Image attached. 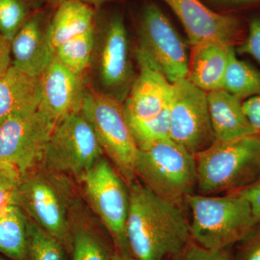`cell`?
<instances>
[{
	"mask_svg": "<svg viewBox=\"0 0 260 260\" xmlns=\"http://www.w3.org/2000/svg\"><path fill=\"white\" fill-rule=\"evenodd\" d=\"M126 238L135 260H167L191 240L183 205L164 199L138 179L129 185Z\"/></svg>",
	"mask_w": 260,
	"mask_h": 260,
	"instance_id": "obj_1",
	"label": "cell"
},
{
	"mask_svg": "<svg viewBox=\"0 0 260 260\" xmlns=\"http://www.w3.org/2000/svg\"><path fill=\"white\" fill-rule=\"evenodd\" d=\"M195 160L198 194L242 190L260 179V134L215 140Z\"/></svg>",
	"mask_w": 260,
	"mask_h": 260,
	"instance_id": "obj_2",
	"label": "cell"
},
{
	"mask_svg": "<svg viewBox=\"0 0 260 260\" xmlns=\"http://www.w3.org/2000/svg\"><path fill=\"white\" fill-rule=\"evenodd\" d=\"M185 204L190 210L191 240L210 250L232 248L259 223L249 202L237 192L221 195L192 193L186 198Z\"/></svg>",
	"mask_w": 260,
	"mask_h": 260,
	"instance_id": "obj_3",
	"label": "cell"
},
{
	"mask_svg": "<svg viewBox=\"0 0 260 260\" xmlns=\"http://www.w3.org/2000/svg\"><path fill=\"white\" fill-rule=\"evenodd\" d=\"M69 177L44 166L22 175L18 206L29 218L61 243L68 254L76 211Z\"/></svg>",
	"mask_w": 260,
	"mask_h": 260,
	"instance_id": "obj_4",
	"label": "cell"
},
{
	"mask_svg": "<svg viewBox=\"0 0 260 260\" xmlns=\"http://www.w3.org/2000/svg\"><path fill=\"white\" fill-rule=\"evenodd\" d=\"M88 73L99 93L121 103L136 78L130 57L129 41L124 19L114 13L94 25V42Z\"/></svg>",
	"mask_w": 260,
	"mask_h": 260,
	"instance_id": "obj_5",
	"label": "cell"
},
{
	"mask_svg": "<svg viewBox=\"0 0 260 260\" xmlns=\"http://www.w3.org/2000/svg\"><path fill=\"white\" fill-rule=\"evenodd\" d=\"M136 179L154 194L179 205L196 189L195 155L167 138L138 149Z\"/></svg>",
	"mask_w": 260,
	"mask_h": 260,
	"instance_id": "obj_6",
	"label": "cell"
},
{
	"mask_svg": "<svg viewBox=\"0 0 260 260\" xmlns=\"http://www.w3.org/2000/svg\"><path fill=\"white\" fill-rule=\"evenodd\" d=\"M80 112L93 128L104 155L129 185L136 179L135 167L139 150L126 121L123 103L88 85Z\"/></svg>",
	"mask_w": 260,
	"mask_h": 260,
	"instance_id": "obj_7",
	"label": "cell"
},
{
	"mask_svg": "<svg viewBox=\"0 0 260 260\" xmlns=\"http://www.w3.org/2000/svg\"><path fill=\"white\" fill-rule=\"evenodd\" d=\"M80 181L89 204L107 230L114 251L126 257L132 256L126 238L129 192L125 181L104 155Z\"/></svg>",
	"mask_w": 260,
	"mask_h": 260,
	"instance_id": "obj_8",
	"label": "cell"
},
{
	"mask_svg": "<svg viewBox=\"0 0 260 260\" xmlns=\"http://www.w3.org/2000/svg\"><path fill=\"white\" fill-rule=\"evenodd\" d=\"M103 156L104 152L96 135L80 111L56 124L46 148L42 165L80 181Z\"/></svg>",
	"mask_w": 260,
	"mask_h": 260,
	"instance_id": "obj_9",
	"label": "cell"
},
{
	"mask_svg": "<svg viewBox=\"0 0 260 260\" xmlns=\"http://www.w3.org/2000/svg\"><path fill=\"white\" fill-rule=\"evenodd\" d=\"M135 54L157 68L170 83L187 76L189 61L186 44L154 3L145 5L140 15Z\"/></svg>",
	"mask_w": 260,
	"mask_h": 260,
	"instance_id": "obj_10",
	"label": "cell"
},
{
	"mask_svg": "<svg viewBox=\"0 0 260 260\" xmlns=\"http://www.w3.org/2000/svg\"><path fill=\"white\" fill-rule=\"evenodd\" d=\"M169 119L171 139L193 155L208 148L215 140L208 93L186 78L173 83Z\"/></svg>",
	"mask_w": 260,
	"mask_h": 260,
	"instance_id": "obj_11",
	"label": "cell"
},
{
	"mask_svg": "<svg viewBox=\"0 0 260 260\" xmlns=\"http://www.w3.org/2000/svg\"><path fill=\"white\" fill-rule=\"evenodd\" d=\"M55 126L39 110L8 118L0 124V162L15 166L22 175L42 165Z\"/></svg>",
	"mask_w": 260,
	"mask_h": 260,
	"instance_id": "obj_12",
	"label": "cell"
},
{
	"mask_svg": "<svg viewBox=\"0 0 260 260\" xmlns=\"http://www.w3.org/2000/svg\"><path fill=\"white\" fill-rule=\"evenodd\" d=\"M185 29L192 47L207 42L234 47L242 31L240 20L233 15L215 13L201 0H162Z\"/></svg>",
	"mask_w": 260,
	"mask_h": 260,
	"instance_id": "obj_13",
	"label": "cell"
},
{
	"mask_svg": "<svg viewBox=\"0 0 260 260\" xmlns=\"http://www.w3.org/2000/svg\"><path fill=\"white\" fill-rule=\"evenodd\" d=\"M42 102L39 110L57 124L80 112L88 85L86 75L76 74L56 59L41 76Z\"/></svg>",
	"mask_w": 260,
	"mask_h": 260,
	"instance_id": "obj_14",
	"label": "cell"
},
{
	"mask_svg": "<svg viewBox=\"0 0 260 260\" xmlns=\"http://www.w3.org/2000/svg\"><path fill=\"white\" fill-rule=\"evenodd\" d=\"M12 65L32 77H41L55 58L50 20L42 12L29 16L11 41Z\"/></svg>",
	"mask_w": 260,
	"mask_h": 260,
	"instance_id": "obj_15",
	"label": "cell"
},
{
	"mask_svg": "<svg viewBox=\"0 0 260 260\" xmlns=\"http://www.w3.org/2000/svg\"><path fill=\"white\" fill-rule=\"evenodd\" d=\"M139 73L123 103L126 121L145 120L169 108L173 83L155 67L137 58Z\"/></svg>",
	"mask_w": 260,
	"mask_h": 260,
	"instance_id": "obj_16",
	"label": "cell"
},
{
	"mask_svg": "<svg viewBox=\"0 0 260 260\" xmlns=\"http://www.w3.org/2000/svg\"><path fill=\"white\" fill-rule=\"evenodd\" d=\"M41 102V77L24 74L12 65L0 78V124L8 118L37 112Z\"/></svg>",
	"mask_w": 260,
	"mask_h": 260,
	"instance_id": "obj_17",
	"label": "cell"
},
{
	"mask_svg": "<svg viewBox=\"0 0 260 260\" xmlns=\"http://www.w3.org/2000/svg\"><path fill=\"white\" fill-rule=\"evenodd\" d=\"M193 48L186 79L206 93L223 90L229 56L234 47L207 42Z\"/></svg>",
	"mask_w": 260,
	"mask_h": 260,
	"instance_id": "obj_18",
	"label": "cell"
},
{
	"mask_svg": "<svg viewBox=\"0 0 260 260\" xmlns=\"http://www.w3.org/2000/svg\"><path fill=\"white\" fill-rule=\"evenodd\" d=\"M207 93L215 140H230L259 134L246 115L242 100L225 90Z\"/></svg>",
	"mask_w": 260,
	"mask_h": 260,
	"instance_id": "obj_19",
	"label": "cell"
},
{
	"mask_svg": "<svg viewBox=\"0 0 260 260\" xmlns=\"http://www.w3.org/2000/svg\"><path fill=\"white\" fill-rule=\"evenodd\" d=\"M57 5V10L50 19L54 48L93 28L96 18L91 6L78 0H67Z\"/></svg>",
	"mask_w": 260,
	"mask_h": 260,
	"instance_id": "obj_20",
	"label": "cell"
},
{
	"mask_svg": "<svg viewBox=\"0 0 260 260\" xmlns=\"http://www.w3.org/2000/svg\"><path fill=\"white\" fill-rule=\"evenodd\" d=\"M28 215L17 205L0 210V253L12 260L28 259Z\"/></svg>",
	"mask_w": 260,
	"mask_h": 260,
	"instance_id": "obj_21",
	"label": "cell"
},
{
	"mask_svg": "<svg viewBox=\"0 0 260 260\" xmlns=\"http://www.w3.org/2000/svg\"><path fill=\"white\" fill-rule=\"evenodd\" d=\"M71 260H112V243L89 221H84L75 213L70 231Z\"/></svg>",
	"mask_w": 260,
	"mask_h": 260,
	"instance_id": "obj_22",
	"label": "cell"
},
{
	"mask_svg": "<svg viewBox=\"0 0 260 260\" xmlns=\"http://www.w3.org/2000/svg\"><path fill=\"white\" fill-rule=\"evenodd\" d=\"M223 90L242 101L260 96L259 70L239 59L234 48L229 56Z\"/></svg>",
	"mask_w": 260,
	"mask_h": 260,
	"instance_id": "obj_23",
	"label": "cell"
},
{
	"mask_svg": "<svg viewBox=\"0 0 260 260\" xmlns=\"http://www.w3.org/2000/svg\"><path fill=\"white\" fill-rule=\"evenodd\" d=\"M93 42L94 26L56 47V58L76 74L87 76L91 61Z\"/></svg>",
	"mask_w": 260,
	"mask_h": 260,
	"instance_id": "obj_24",
	"label": "cell"
},
{
	"mask_svg": "<svg viewBox=\"0 0 260 260\" xmlns=\"http://www.w3.org/2000/svg\"><path fill=\"white\" fill-rule=\"evenodd\" d=\"M138 149L170 138L169 107L158 116L145 120L127 121Z\"/></svg>",
	"mask_w": 260,
	"mask_h": 260,
	"instance_id": "obj_25",
	"label": "cell"
},
{
	"mask_svg": "<svg viewBox=\"0 0 260 260\" xmlns=\"http://www.w3.org/2000/svg\"><path fill=\"white\" fill-rule=\"evenodd\" d=\"M66 253L59 241L29 218L27 260H66Z\"/></svg>",
	"mask_w": 260,
	"mask_h": 260,
	"instance_id": "obj_26",
	"label": "cell"
},
{
	"mask_svg": "<svg viewBox=\"0 0 260 260\" xmlns=\"http://www.w3.org/2000/svg\"><path fill=\"white\" fill-rule=\"evenodd\" d=\"M28 17L24 0H0V34L11 43Z\"/></svg>",
	"mask_w": 260,
	"mask_h": 260,
	"instance_id": "obj_27",
	"label": "cell"
},
{
	"mask_svg": "<svg viewBox=\"0 0 260 260\" xmlns=\"http://www.w3.org/2000/svg\"><path fill=\"white\" fill-rule=\"evenodd\" d=\"M21 181V173L15 166L0 162V210L8 205H18Z\"/></svg>",
	"mask_w": 260,
	"mask_h": 260,
	"instance_id": "obj_28",
	"label": "cell"
},
{
	"mask_svg": "<svg viewBox=\"0 0 260 260\" xmlns=\"http://www.w3.org/2000/svg\"><path fill=\"white\" fill-rule=\"evenodd\" d=\"M232 248L210 250L189 241L185 247L172 257V260H234L231 251Z\"/></svg>",
	"mask_w": 260,
	"mask_h": 260,
	"instance_id": "obj_29",
	"label": "cell"
},
{
	"mask_svg": "<svg viewBox=\"0 0 260 260\" xmlns=\"http://www.w3.org/2000/svg\"><path fill=\"white\" fill-rule=\"evenodd\" d=\"M236 52L241 55L250 56L260 64V18L251 19L247 35Z\"/></svg>",
	"mask_w": 260,
	"mask_h": 260,
	"instance_id": "obj_30",
	"label": "cell"
},
{
	"mask_svg": "<svg viewBox=\"0 0 260 260\" xmlns=\"http://www.w3.org/2000/svg\"><path fill=\"white\" fill-rule=\"evenodd\" d=\"M237 244L234 260H260V222L245 239Z\"/></svg>",
	"mask_w": 260,
	"mask_h": 260,
	"instance_id": "obj_31",
	"label": "cell"
},
{
	"mask_svg": "<svg viewBox=\"0 0 260 260\" xmlns=\"http://www.w3.org/2000/svg\"><path fill=\"white\" fill-rule=\"evenodd\" d=\"M237 192L249 202L256 220L260 222V179L245 189Z\"/></svg>",
	"mask_w": 260,
	"mask_h": 260,
	"instance_id": "obj_32",
	"label": "cell"
},
{
	"mask_svg": "<svg viewBox=\"0 0 260 260\" xmlns=\"http://www.w3.org/2000/svg\"><path fill=\"white\" fill-rule=\"evenodd\" d=\"M243 108L251 125L260 134V96L247 99L243 102Z\"/></svg>",
	"mask_w": 260,
	"mask_h": 260,
	"instance_id": "obj_33",
	"label": "cell"
},
{
	"mask_svg": "<svg viewBox=\"0 0 260 260\" xmlns=\"http://www.w3.org/2000/svg\"><path fill=\"white\" fill-rule=\"evenodd\" d=\"M11 66V43L0 34V78Z\"/></svg>",
	"mask_w": 260,
	"mask_h": 260,
	"instance_id": "obj_34",
	"label": "cell"
},
{
	"mask_svg": "<svg viewBox=\"0 0 260 260\" xmlns=\"http://www.w3.org/2000/svg\"><path fill=\"white\" fill-rule=\"evenodd\" d=\"M205 3L214 7H239L260 3V0H205Z\"/></svg>",
	"mask_w": 260,
	"mask_h": 260,
	"instance_id": "obj_35",
	"label": "cell"
},
{
	"mask_svg": "<svg viewBox=\"0 0 260 260\" xmlns=\"http://www.w3.org/2000/svg\"><path fill=\"white\" fill-rule=\"evenodd\" d=\"M56 3L59 4L61 2L67 1V0H53ZM78 1L82 2V3H85V4L90 5V6L99 7L101 5L110 1V0H78Z\"/></svg>",
	"mask_w": 260,
	"mask_h": 260,
	"instance_id": "obj_36",
	"label": "cell"
},
{
	"mask_svg": "<svg viewBox=\"0 0 260 260\" xmlns=\"http://www.w3.org/2000/svg\"><path fill=\"white\" fill-rule=\"evenodd\" d=\"M112 260H135L133 259L132 256L130 257H126V256H124L121 255L119 253L116 252V251H114V254H113Z\"/></svg>",
	"mask_w": 260,
	"mask_h": 260,
	"instance_id": "obj_37",
	"label": "cell"
},
{
	"mask_svg": "<svg viewBox=\"0 0 260 260\" xmlns=\"http://www.w3.org/2000/svg\"><path fill=\"white\" fill-rule=\"evenodd\" d=\"M32 1L35 2V3H39V4H40V3H42L44 1H47V0H32ZM51 1H53V0H51Z\"/></svg>",
	"mask_w": 260,
	"mask_h": 260,
	"instance_id": "obj_38",
	"label": "cell"
},
{
	"mask_svg": "<svg viewBox=\"0 0 260 260\" xmlns=\"http://www.w3.org/2000/svg\"><path fill=\"white\" fill-rule=\"evenodd\" d=\"M0 260H8V259H5V258L3 257V256L0 255Z\"/></svg>",
	"mask_w": 260,
	"mask_h": 260,
	"instance_id": "obj_39",
	"label": "cell"
}]
</instances>
